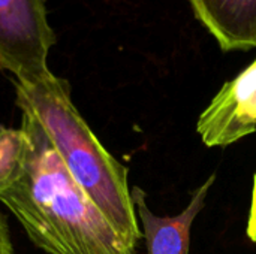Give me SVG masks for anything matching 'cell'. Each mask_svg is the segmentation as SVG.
I'll list each match as a JSON object with an SVG mask.
<instances>
[{
    "instance_id": "obj_1",
    "label": "cell",
    "mask_w": 256,
    "mask_h": 254,
    "mask_svg": "<svg viewBox=\"0 0 256 254\" xmlns=\"http://www.w3.org/2000/svg\"><path fill=\"white\" fill-rule=\"evenodd\" d=\"M28 139L24 169L0 190L32 243L48 254H136L66 171L39 121L21 111Z\"/></svg>"
},
{
    "instance_id": "obj_2",
    "label": "cell",
    "mask_w": 256,
    "mask_h": 254,
    "mask_svg": "<svg viewBox=\"0 0 256 254\" xmlns=\"http://www.w3.org/2000/svg\"><path fill=\"white\" fill-rule=\"evenodd\" d=\"M15 103L45 130L66 171L132 249L142 238L128 184V168L112 157L70 99V85L54 73L33 82L14 81Z\"/></svg>"
},
{
    "instance_id": "obj_3",
    "label": "cell",
    "mask_w": 256,
    "mask_h": 254,
    "mask_svg": "<svg viewBox=\"0 0 256 254\" xmlns=\"http://www.w3.org/2000/svg\"><path fill=\"white\" fill-rule=\"evenodd\" d=\"M56 42L45 0H0V70L21 84L46 78Z\"/></svg>"
},
{
    "instance_id": "obj_4",
    "label": "cell",
    "mask_w": 256,
    "mask_h": 254,
    "mask_svg": "<svg viewBox=\"0 0 256 254\" xmlns=\"http://www.w3.org/2000/svg\"><path fill=\"white\" fill-rule=\"evenodd\" d=\"M256 130V58L228 81L196 123L207 147H228Z\"/></svg>"
},
{
    "instance_id": "obj_5",
    "label": "cell",
    "mask_w": 256,
    "mask_h": 254,
    "mask_svg": "<svg viewBox=\"0 0 256 254\" xmlns=\"http://www.w3.org/2000/svg\"><path fill=\"white\" fill-rule=\"evenodd\" d=\"M214 180L216 175L213 174L195 190L188 207L174 217H160L152 213L147 207L146 193L140 187H132L130 195L142 225L141 234L146 240L147 254H189L192 225L204 208Z\"/></svg>"
},
{
    "instance_id": "obj_6",
    "label": "cell",
    "mask_w": 256,
    "mask_h": 254,
    "mask_svg": "<svg viewBox=\"0 0 256 254\" xmlns=\"http://www.w3.org/2000/svg\"><path fill=\"white\" fill-rule=\"evenodd\" d=\"M198 21L224 51L256 46V0H188Z\"/></svg>"
},
{
    "instance_id": "obj_7",
    "label": "cell",
    "mask_w": 256,
    "mask_h": 254,
    "mask_svg": "<svg viewBox=\"0 0 256 254\" xmlns=\"http://www.w3.org/2000/svg\"><path fill=\"white\" fill-rule=\"evenodd\" d=\"M28 151L26 132L0 127V190L14 184L24 169Z\"/></svg>"
},
{
    "instance_id": "obj_8",
    "label": "cell",
    "mask_w": 256,
    "mask_h": 254,
    "mask_svg": "<svg viewBox=\"0 0 256 254\" xmlns=\"http://www.w3.org/2000/svg\"><path fill=\"white\" fill-rule=\"evenodd\" d=\"M249 240L256 244V174L254 177V189H252V202H250V211L248 219V228H246Z\"/></svg>"
},
{
    "instance_id": "obj_9",
    "label": "cell",
    "mask_w": 256,
    "mask_h": 254,
    "mask_svg": "<svg viewBox=\"0 0 256 254\" xmlns=\"http://www.w3.org/2000/svg\"><path fill=\"white\" fill-rule=\"evenodd\" d=\"M12 253H14V249H12V241H10L8 223H6L4 217L0 214V254Z\"/></svg>"
}]
</instances>
